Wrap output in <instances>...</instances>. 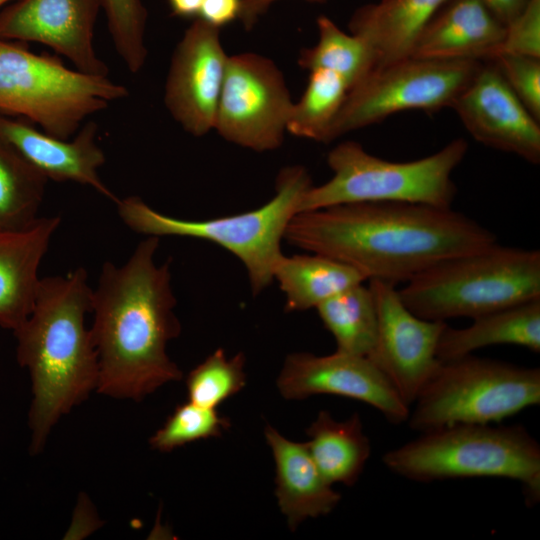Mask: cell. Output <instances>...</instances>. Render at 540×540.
I'll list each match as a JSON object with an SVG mask.
<instances>
[{
    "label": "cell",
    "mask_w": 540,
    "mask_h": 540,
    "mask_svg": "<svg viewBox=\"0 0 540 540\" xmlns=\"http://www.w3.org/2000/svg\"><path fill=\"white\" fill-rule=\"evenodd\" d=\"M245 357L237 353L228 357L219 348L194 367L186 378L188 401L216 409L246 385Z\"/></svg>",
    "instance_id": "obj_29"
},
{
    "label": "cell",
    "mask_w": 540,
    "mask_h": 540,
    "mask_svg": "<svg viewBox=\"0 0 540 540\" xmlns=\"http://www.w3.org/2000/svg\"><path fill=\"white\" fill-rule=\"evenodd\" d=\"M482 63L409 56L372 69L349 89L326 143L398 112L451 108Z\"/></svg>",
    "instance_id": "obj_10"
},
{
    "label": "cell",
    "mask_w": 540,
    "mask_h": 540,
    "mask_svg": "<svg viewBox=\"0 0 540 540\" xmlns=\"http://www.w3.org/2000/svg\"><path fill=\"white\" fill-rule=\"evenodd\" d=\"M160 238L145 236L121 265L103 263L91 292L90 334L98 356L96 391L141 401L182 371L167 354L181 333L170 260L155 261Z\"/></svg>",
    "instance_id": "obj_2"
},
{
    "label": "cell",
    "mask_w": 540,
    "mask_h": 540,
    "mask_svg": "<svg viewBox=\"0 0 540 540\" xmlns=\"http://www.w3.org/2000/svg\"><path fill=\"white\" fill-rule=\"evenodd\" d=\"M128 95L124 85L108 76L70 69L57 57L0 39V113L23 116L41 130L69 139L88 116Z\"/></svg>",
    "instance_id": "obj_8"
},
{
    "label": "cell",
    "mask_w": 540,
    "mask_h": 540,
    "mask_svg": "<svg viewBox=\"0 0 540 540\" xmlns=\"http://www.w3.org/2000/svg\"><path fill=\"white\" fill-rule=\"evenodd\" d=\"M88 273L77 267L41 277L31 313L13 332L16 358L29 372V451L40 453L59 419L97 389L98 356L85 318L91 312Z\"/></svg>",
    "instance_id": "obj_3"
},
{
    "label": "cell",
    "mask_w": 540,
    "mask_h": 540,
    "mask_svg": "<svg viewBox=\"0 0 540 540\" xmlns=\"http://www.w3.org/2000/svg\"><path fill=\"white\" fill-rule=\"evenodd\" d=\"M230 421L216 409L202 407L191 401L178 405L149 439L153 449L170 452L191 442L219 437Z\"/></svg>",
    "instance_id": "obj_31"
},
{
    "label": "cell",
    "mask_w": 540,
    "mask_h": 540,
    "mask_svg": "<svg viewBox=\"0 0 540 540\" xmlns=\"http://www.w3.org/2000/svg\"><path fill=\"white\" fill-rule=\"evenodd\" d=\"M468 133L490 148L540 163V125L491 60L482 63L453 102Z\"/></svg>",
    "instance_id": "obj_16"
},
{
    "label": "cell",
    "mask_w": 540,
    "mask_h": 540,
    "mask_svg": "<svg viewBox=\"0 0 540 540\" xmlns=\"http://www.w3.org/2000/svg\"><path fill=\"white\" fill-rule=\"evenodd\" d=\"M491 61L527 110L540 120V58L498 54Z\"/></svg>",
    "instance_id": "obj_32"
},
{
    "label": "cell",
    "mask_w": 540,
    "mask_h": 540,
    "mask_svg": "<svg viewBox=\"0 0 540 540\" xmlns=\"http://www.w3.org/2000/svg\"><path fill=\"white\" fill-rule=\"evenodd\" d=\"M284 240L349 265L366 280L397 285L442 260L490 246L497 237L452 208L365 202L298 212Z\"/></svg>",
    "instance_id": "obj_1"
},
{
    "label": "cell",
    "mask_w": 540,
    "mask_h": 540,
    "mask_svg": "<svg viewBox=\"0 0 540 540\" xmlns=\"http://www.w3.org/2000/svg\"><path fill=\"white\" fill-rule=\"evenodd\" d=\"M114 48L131 73H138L148 55L147 10L142 0H100Z\"/></svg>",
    "instance_id": "obj_30"
},
{
    "label": "cell",
    "mask_w": 540,
    "mask_h": 540,
    "mask_svg": "<svg viewBox=\"0 0 540 540\" xmlns=\"http://www.w3.org/2000/svg\"><path fill=\"white\" fill-rule=\"evenodd\" d=\"M383 463L391 472L418 482L508 478L521 483L527 505L540 500V445L521 425L438 427L386 452Z\"/></svg>",
    "instance_id": "obj_5"
},
{
    "label": "cell",
    "mask_w": 540,
    "mask_h": 540,
    "mask_svg": "<svg viewBox=\"0 0 540 540\" xmlns=\"http://www.w3.org/2000/svg\"><path fill=\"white\" fill-rule=\"evenodd\" d=\"M227 60L220 29L195 18L173 51L164 87L168 112L190 135L214 130Z\"/></svg>",
    "instance_id": "obj_13"
},
{
    "label": "cell",
    "mask_w": 540,
    "mask_h": 540,
    "mask_svg": "<svg viewBox=\"0 0 540 540\" xmlns=\"http://www.w3.org/2000/svg\"><path fill=\"white\" fill-rule=\"evenodd\" d=\"M10 1H11V0H0V8H1L4 4H6V3L10 2Z\"/></svg>",
    "instance_id": "obj_38"
},
{
    "label": "cell",
    "mask_w": 540,
    "mask_h": 540,
    "mask_svg": "<svg viewBox=\"0 0 540 540\" xmlns=\"http://www.w3.org/2000/svg\"><path fill=\"white\" fill-rule=\"evenodd\" d=\"M311 186L304 166H286L277 175L271 200L247 212L206 220L163 214L136 195L118 198L115 204L122 222L135 233L201 239L226 249L243 264L252 294L257 296L274 282L286 228Z\"/></svg>",
    "instance_id": "obj_4"
},
{
    "label": "cell",
    "mask_w": 540,
    "mask_h": 540,
    "mask_svg": "<svg viewBox=\"0 0 540 540\" xmlns=\"http://www.w3.org/2000/svg\"><path fill=\"white\" fill-rule=\"evenodd\" d=\"M303 94L293 106L286 131L290 134L326 143L330 127L349 91L345 79L326 69L309 71Z\"/></svg>",
    "instance_id": "obj_28"
},
{
    "label": "cell",
    "mask_w": 540,
    "mask_h": 540,
    "mask_svg": "<svg viewBox=\"0 0 540 540\" xmlns=\"http://www.w3.org/2000/svg\"><path fill=\"white\" fill-rule=\"evenodd\" d=\"M318 41L303 49L298 64L306 70L326 69L343 77L349 89L374 68L368 45L358 36L346 33L329 17L316 20Z\"/></svg>",
    "instance_id": "obj_27"
},
{
    "label": "cell",
    "mask_w": 540,
    "mask_h": 540,
    "mask_svg": "<svg viewBox=\"0 0 540 540\" xmlns=\"http://www.w3.org/2000/svg\"><path fill=\"white\" fill-rule=\"evenodd\" d=\"M280 394L289 400L330 394L364 402L393 424L407 421L410 407L368 357L335 351L326 356L289 354L277 378Z\"/></svg>",
    "instance_id": "obj_14"
},
{
    "label": "cell",
    "mask_w": 540,
    "mask_h": 540,
    "mask_svg": "<svg viewBox=\"0 0 540 540\" xmlns=\"http://www.w3.org/2000/svg\"><path fill=\"white\" fill-rule=\"evenodd\" d=\"M274 281L285 297L287 312L306 311L353 285L366 281L353 267L317 253L280 258Z\"/></svg>",
    "instance_id": "obj_24"
},
{
    "label": "cell",
    "mask_w": 540,
    "mask_h": 540,
    "mask_svg": "<svg viewBox=\"0 0 540 540\" xmlns=\"http://www.w3.org/2000/svg\"><path fill=\"white\" fill-rule=\"evenodd\" d=\"M448 0H381L360 7L350 32L370 48L374 68L412 55L424 28ZM373 68V69H374Z\"/></svg>",
    "instance_id": "obj_21"
},
{
    "label": "cell",
    "mask_w": 540,
    "mask_h": 540,
    "mask_svg": "<svg viewBox=\"0 0 540 540\" xmlns=\"http://www.w3.org/2000/svg\"><path fill=\"white\" fill-rule=\"evenodd\" d=\"M539 403V368L469 354L440 361L407 421L421 432L456 423L491 424Z\"/></svg>",
    "instance_id": "obj_9"
},
{
    "label": "cell",
    "mask_w": 540,
    "mask_h": 540,
    "mask_svg": "<svg viewBox=\"0 0 540 540\" xmlns=\"http://www.w3.org/2000/svg\"><path fill=\"white\" fill-rule=\"evenodd\" d=\"M61 217H39L30 227L0 232V327L14 332L32 311L39 267Z\"/></svg>",
    "instance_id": "obj_18"
},
{
    "label": "cell",
    "mask_w": 540,
    "mask_h": 540,
    "mask_svg": "<svg viewBox=\"0 0 540 540\" xmlns=\"http://www.w3.org/2000/svg\"><path fill=\"white\" fill-rule=\"evenodd\" d=\"M368 281L378 317L376 341L368 358L410 407L440 363L437 345L447 323L415 315L403 303L397 285Z\"/></svg>",
    "instance_id": "obj_12"
},
{
    "label": "cell",
    "mask_w": 540,
    "mask_h": 540,
    "mask_svg": "<svg viewBox=\"0 0 540 540\" xmlns=\"http://www.w3.org/2000/svg\"><path fill=\"white\" fill-rule=\"evenodd\" d=\"M467 150V142L457 138L429 156L394 162L370 154L358 142H341L327 155L332 177L307 190L299 212L365 202L451 208L457 193L452 173Z\"/></svg>",
    "instance_id": "obj_7"
},
{
    "label": "cell",
    "mask_w": 540,
    "mask_h": 540,
    "mask_svg": "<svg viewBox=\"0 0 540 540\" xmlns=\"http://www.w3.org/2000/svg\"><path fill=\"white\" fill-rule=\"evenodd\" d=\"M306 433L307 448L326 481L331 485H354L371 453L360 416L355 413L344 421H337L322 410Z\"/></svg>",
    "instance_id": "obj_23"
},
{
    "label": "cell",
    "mask_w": 540,
    "mask_h": 540,
    "mask_svg": "<svg viewBox=\"0 0 540 540\" xmlns=\"http://www.w3.org/2000/svg\"><path fill=\"white\" fill-rule=\"evenodd\" d=\"M100 8V0H16L0 10V39L43 44L81 72L108 76L94 47Z\"/></svg>",
    "instance_id": "obj_15"
},
{
    "label": "cell",
    "mask_w": 540,
    "mask_h": 540,
    "mask_svg": "<svg viewBox=\"0 0 540 540\" xmlns=\"http://www.w3.org/2000/svg\"><path fill=\"white\" fill-rule=\"evenodd\" d=\"M292 106L284 76L271 59L251 52L231 55L214 130L240 147L272 151L283 143Z\"/></svg>",
    "instance_id": "obj_11"
},
{
    "label": "cell",
    "mask_w": 540,
    "mask_h": 540,
    "mask_svg": "<svg viewBox=\"0 0 540 540\" xmlns=\"http://www.w3.org/2000/svg\"><path fill=\"white\" fill-rule=\"evenodd\" d=\"M502 53L540 58V0H528L522 11L505 26L496 55Z\"/></svg>",
    "instance_id": "obj_33"
},
{
    "label": "cell",
    "mask_w": 540,
    "mask_h": 540,
    "mask_svg": "<svg viewBox=\"0 0 540 540\" xmlns=\"http://www.w3.org/2000/svg\"><path fill=\"white\" fill-rule=\"evenodd\" d=\"M504 35L505 25L480 0H454L424 28L411 56L488 61Z\"/></svg>",
    "instance_id": "obj_19"
},
{
    "label": "cell",
    "mask_w": 540,
    "mask_h": 540,
    "mask_svg": "<svg viewBox=\"0 0 540 540\" xmlns=\"http://www.w3.org/2000/svg\"><path fill=\"white\" fill-rule=\"evenodd\" d=\"M503 25L509 24L528 0H480Z\"/></svg>",
    "instance_id": "obj_36"
},
{
    "label": "cell",
    "mask_w": 540,
    "mask_h": 540,
    "mask_svg": "<svg viewBox=\"0 0 540 540\" xmlns=\"http://www.w3.org/2000/svg\"><path fill=\"white\" fill-rule=\"evenodd\" d=\"M97 133V123L88 120L73 139H63L0 113V138L48 180L88 186L116 203L118 197L99 175L106 156L97 143Z\"/></svg>",
    "instance_id": "obj_17"
},
{
    "label": "cell",
    "mask_w": 540,
    "mask_h": 540,
    "mask_svg": "<svg viewBox=\"0 0 540 540\" xmlns=\"http://www.w3.org/2000/svg\"><path fill=\"white\" fill-rule=\"evenodd\" d=\"M336 342V351L368 357L377 336L378 317L369 285L363 282L328 298L316 308Z\"/></svg>",
    "instance_id": "obj_25"
},
{
    "label": "cell",
    "mask_w": 540,
    "mask_h": 540,
    "mask_svg": "<svg viewBox=\"0 0 540 540\" xmlns=\"http://www.w3.org/2000/svg\"><path fill=\"white\" fill-rule=\"evenodd\" d=\"M173 16L198 18L204 0H167Z\"/></svg>",
    "instance_id": "obj_37"
},
{
    "label": "cell",
    "mask_w": 540,
    "mask_h": 540,
    "mask_svg": "<svg viewBox=\"0 0 540 540\" xmlns=\"http://www.w3.org/2000/svg\"><path fill=\"white\" fill-rule=\"evenodd\" d=\"M242 8V0H204L198 18L221 29L236 19Z\"/></svg>",
    "instance_id": "obj_34"
},
{
    "label": "cell",
    "mask_w": 540,
    "mask_h": 540,
    "mask_svg": "<svg viewBox=\"0 0 540 540\" xmlns=\"http://www.w3.org/2000/svg\"><path fill=\"white\" fill-rule=\"evenodd\" d=\"M398 291L406 307L423 319H473L540 298V252L496 242L442 260Z\"/></svg>",
    "instance_id": "obj_6"
},
{
    "label": "cell",
    "mask_w": 540,
    "mask_h": 540,
    "mask_svg": "<svg viewBox=\"0 0 540 540\" xmlns=\"http://www.w3.org/2000/svg\"><path fill=\"white\" fill-rule=\"evenodd\" d=\"M47 182L0 138V232L23 230L38 220Z\"/></svg>",
    "instance_id": "obj_26"
},
{
    "label": "cell",
    "mask_w": 540,
    "mask_h": 540,
    "mask_svg": "<svg viewBox=\"0 0 540 540\" xmlns=\"http://www.w3.org/2000/svg\"><path fill=\"white\" fill-rule=\"evenodd\" d=\"M505 344L540 352V298L478 316L464 328L447 324L438 341L437 358L447 361Z\"/></svg>",
    "instance_id": "obj_22"
},
{
    "label": "cell",
    "mask_w": 540,
    "mask_h": 540,
    "mask_svg": "<svg viewBox=\"0 0 540 540\" xmlns=\"http://www.w3.org/2000/svg\"><path fill=\"white\" fill-rule=\"evenodd\" d=\"M278 0H242V8L239 15L245 30H251L258 20ZM312 3H323L327 0H305Z\"/></svg>",
    "instance_id": "obj_35"
},
{
    "label": "cell",
    "mask_w": 540,
    "mask_h": 540,
    "mask_svg": "<svg viewBox=\"0 0 540 540\" xmlns=\"http://www.w3.org/2000/svg\"><path fill=\"white\" fill-rule=\"evenodd\" d=\"M264 435L276 470L275 494L278 506L291 529L307 518L329 514L341 494L320 473L306 442H294L267 425Z\"/></svg>",
    "instance_id": "obj_20"
}]
</instances>
